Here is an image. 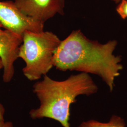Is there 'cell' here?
Masks as SVG:
<instances>
[{"label":"cell","instance_id":"obj_9","mask_svg":"<svg viewBox=\"0 0 127 127\" xmlns=\"http://www.w3.org/2000/svg\"><path fill=\"white\" fill-rule=\"evenodd\" d=\"M3 69V64L2 61L0 59V70ZM5 113V109L3 105L0 103V126L3 124L4 123L5 120L4 118V115Z\"/></svg>","mask_w":127,"mask_h":127},{"label":"cell","instance_id":"obj_5","mask_svg":"<svg viewBox=\"0 0 127 127\" xmlns=\"http://www.w3.org/2000/svg\"><path fill=\"white\" fill-rule=\"evenodd\" d=\"M23 36L5 29L0 24V59L3 64V81L8 83L14 75V63L18 59Z\"/></svg>","mask_w":127,"mask_h":127},{"label":"cell","instance_id":"obj_4","mask_svg":"<svg viewBox=\"0 0 127 127\" xmlns=\"http://www.w3.org/2000/svg\"><path fill=\"white\" fill-rule=\"evenodd\" d=\"M0 24L22 36L26 31L40 32L44 27V23L25 15L12 1H0Z\"/></svg>","mask_w":127,"mask_h":127},{"label":"cell","instance_id":"obj_3","mask_svg":"<svg viewBox=\"0 0 127 127\" xmlns=\"http://www.w3.org/2000/svg\"><path fill=\"white\" fill-rule=\"evenodd\" d=\"M61 41L51 32H24L18 57L25 63L22 71L28 80L38 81L49 73L54 66V56Z\"/></svg>","mask_w":127,"mask_h":127},{"label":"cell","instance_id":"obj_2","mask_svg":"<svg viewBox=\"0 0 127 127\" xmlns=\"http://www.w3.org/2000/svg\"><path fill=\"white\" fill-rule=\"evenodd\" d=\"M98 87L89 74L71 75L63 81L55 80L45 75L33 85V92L40 102L39 106L29 112L32 120L47 118L59 122L63 127L69 123L70 107L79 95H93Z\"/></svg>","mask_w":127,"mask_h":127},{"label":"cell","instance_id":"obj_8","mask_svg":"<svg viewBox=\"0 0 127 127\" xmlns=\"http://www.w3.org/2000/svg\"><path fill=\"white\" fill-rule=\"evenodd\" d=\"M116 10L121 18H127V0H122L119 3Z\"/></svg>","mask_w":127,"mask_h":127},{"label":"cell","instance_id":"obj_7","mask_svg":"<svg viewBox=\"0 0 127 127\" xmlns=\"http://www.w3.org/2000/svg\"><path fill=\"white\" fill-rule=\"evenodd\" d=\"M78 127H126V123L123 118L113 115L107 123H102L95 120L82 122Z\"/></svg>","mask_w":127,"mask_h":127},{"label":"cell","instance_id":"obj_1","mask_svg":"<svg viewBox=\"0 0 127 127\" xmlns=\"http://www.w3.org/2000/svg\"><path fill=\"white\" fill-rule=\"evenodd\" d=\"M117 45L115 40L102 44L88 38L80 30H74L61 41L55 53L53 65L61 71L97 75L112 91L115 79L123 69L121 57L114 54Z\"/></svg>","mask_w":127,"mask_h":127},{"label":"cell","instance_id":"obj_6","mask_svg":"<svg viewBox=\"0 0 127 127\" xmlns=\"http://www.w3.org/2000/svg\"><path fill=\"white\" fill-rule=\"evenodd\" d=\"M17 7L23 13L45 23L55 15H63L65 0H15Z\"/></svg>","mask_w":127,"mask_h":127},{"label":"cell","instance_id":"obj_10","mask_svg":"<svg viewBox=\"0 0 127 127\" xmlns=\"http://www.w3.org/2000/svg\"><path fill=\"white\" fill-rule=\"evenodd\" d=\"M0 127H14L13 124L11 122H5L3 125Z\"/></svg>","mask_w":127,"mask_h":127},{"label":"cell","instance_id":"obj_11","mask_svg":"<svg viewBox=\"0 0 127 127\" xmlns=\"http://www.w3.org/2000/svg\"><path fill=\"white\" fill-rule=\"evenodd\" d=\"M112 0V1H114L115 3H119L122 0Z\"/></svg>","mask_w":127,"mask_h":127}]
</instances>
